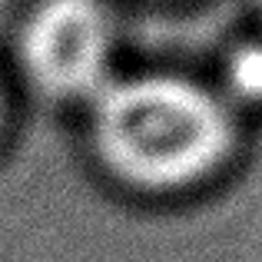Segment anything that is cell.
Instances as JSON below:
<instances>
[{"mask_svg": "<svg viewBox=\"0 0 262 262\" xmlns=\"http://www.w3.org/2000/svg\"><path fill=\"white\" fill-rule=\"evenodd\" d=\"M96 143L123 179L179 186L203 176L229 146V113L179 77H136L96 93Z\"/></svg>", "mask_w": 262, "mask_h": 262, "instance_id": "1", "label": "cell"}, {"mask_svg": "<svg viewBox=\"0 0 262 262\" xmlns=\"http://www.w3.org/2000/svg\"><path fill=\"white\" fill-rule=\"evenodd\" d=\"M229 86L243 100H262V43H243L226 63Z\"/></svg>", "mask_w": 262, "mask_h": 262, "instance_id": "3", "label": "cell"}, {"mask_svg": "<svg viewBox=\"0 0 262 262\" xmlns=\"http://www.w3.org/2000/svg\"><path fill=\"white\" fill-rule=\"evenodd\" d=\"M110 47V17L96 0H47L24 30L30 77L60 96L100 93L106 86Z\"/></svg>", "mask_w": 262, "mask_h": 262, "instance_id": "2", "label": "cell"}]
</instances>
